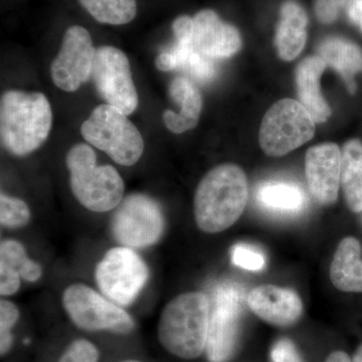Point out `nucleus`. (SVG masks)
<instances>
[{"label":"nucleus","mask_w":362,"mask_h":362,"mask_svg":"<svg viewBox=\"0 0 362 362\" xmlns=\"http://www.w3.org/2000/svg\"><path fill=\"white\" fill-rule=\"evenodd\" d=\"M20 272L9 267L0 265V294L1 296H13L21 287Z\"/></svg>","instance_id":"obj_31"},{"label":"nucleus","mask_w":362,"mask_h":362,"mask_svg":"<svg viewBox=\"0 0 362 362\" xmlns=\"http://www.w3.org/2000/svg\"><path fill=\"white\" fill-rule=\"evenodd\" d=\"M349 0H317V18L322 23H331L337 20L340 9Z\"/></svg>","instance_id":"obj_30"},{"label":"nucleus","mask_w":362,"mask_h":362,"mask_svg":"<svg viewBox=\"0 0 362 362\" xmlns=\"http://www.w3.org/2000/svg\"><path fill=\"white\" fill-rule=\"evenodd\" d=\"M326 65L332 66L342 76L349 92H356L354 76L362 71V49L358 45L339 37H329L321 42L318 49Z\"/></svg>","instance_id":"obj_20"},{"label":"nucleus","mask_w":362,"mask_h":362,"mask_svg":"<svg viewBox=\"0 0 362 362\" xmlns=\"http://www.w3.org/2000/svg\"><path fill=\"white\" fill-rule=\"evenodd\" d=\"M249 197L246 173L235 164H221L209 170L197 185L194 218L204 233L230 228L244 213Z\"/></svg>","instance_id":"obj_1"},{"label":"nucleus","mask_w":362,"mask_h":362,"mask_svg":"<svg viewBox=\"0 0 362 362\" xmlns=\"http://www.w3.org/2000/svg\"><path fill=\"white\" fill-rule=\"evenodd\" d=\"M71 192L86 209L107 213L121 204L124 181L115 168L97 165V156L90 145H74L66 157Z\"/></svg>","instance_id":"obj_4"},{"label":"nucleus","mask_w":362,"mask_h":362,"mask_svg":"<svg viewBox=\"0 0 362 362\" xmlns=\"http://www.w3.org/2000/svg\"><path fill=\"white\" fill-rule=\"evenodd\" d=\"M173 35L180 44H192L194 37V18L180 16L173 23Z\"/></svg>","instance_id":"obj_33"},{"label":"nucleus","mask_w":362,"mask_h":362,"mask_svg":"<svg viewBox=\"0 0 362 362\" xmlns=\"http://www.w3.org/2000/svg\"><path fill=\"white\" fill-rule=\"evenodd\" d=\"M98 94L107 104L131 115L139 104L133 82L129 59L118 47L103 45L97 49L92 71Z\"/></svg>","instance_id":"obj_11"},{"label":"nucleus","mask_w":362,"mask_h":362,"mask_svg":"<svg viewBox=\"0 0 362 362\" xmlns=\"http://www.w3.org/2000/svg\"><path fill=\"white\" fill-rule=\"evenodd\" d=\"M169 96L180 107V110L163 112L166 128L175 134H182L194 129L199 124L202 110L201 90L187 78L176 77L169 86Z\"/></svg>","instance_id":"obj_16"},{"label":"nucleus","mask_w":362,"mask_h":362,"mask_svg":"<svg viewBox=\"0 0 362 362\" xmlns=\"http://www.w3.org/2000/svg\"><path fill=\"white\" fill-rule=\"evenodd\" d=\"M244 292L233 283L218 285L211 307L206 354L211 362H226L232 357L239 339L240 318Z\"/></svg>","instance_id":"obj_9"},{"label":"nucleus","mask_w":362,"mask_h":362,"mask_svg":"<svg viewBox=\"0 0 362 362\" xmlns=\"http://www.w3.org/2000/svg\"><path fill=\"white\" fill-rule=\"evenodd\" d=\"M211 302L202 292L175 297L162 311L158 337L164 349L185 359L201 356L206 349Z\"/></svg>","instance_id":"obj_3"},{"label":"nucleus","mask_w":362,"mask_h":362,"mask_svg":"<svg viewBox=\"0 0 362 362\" xmlns=\"http://www.w3.org/2000/svg\"><path fill=\"white\" fill-rule=\"evenodd\" d=\"M192 45L197 52L211 59L230 58L242 47V37L237 28L221 21L211 9L195 14Z\"/></svg>","instance_id":"obj_14"},{"label":"nucleus","mask_w":362,"mask_h":362,"mask_svg":"<svg viewBox=\"0 0 362 362\" xmlns=\"http://www.w3.org/2000/svg\"><path fill=\"white\" fill-rule=\"evenodd\" d=\"M156 68L161 71H171L175 70V62L170 52L164 51L159 54L156 61Z\"/></svg>","instance_id":"obj_35"},{"label":"nucleus","mask_w":362,"mask_h":362,"mask_svg":"<svg viewBox=\"0 0 362 362\" xmlns=\"http://www.w3.org/2000/svg\"><path fill=\"white\" fill-rule=\"evenodd\" d=\"M232 262L235 266L249 271H261L265 267V257L247 245H235L232 250Z\"/></svg>","instance_id":"obj_26"},{"label":"nucleus","mask_w":362,"mask_h":362,"mask_svg":"<svg viewBox=\"0 0 362 362\" xmlns=\"http://www.w3.org/2000/svg\"><path fill=\"white\" fill-rule=\"evenodd\" d=\"M257 199L262 206L280 213H297L306 202L303 190L293 183L269 181L259 185Z\"/></svg>","instance_id":"obj_22"},{"label":"nucleus","mask_w":362,"mask_h":362,"mask_svg":"<svg viewBox=\"0 0 362 362\" xmlns=\"http://www.w3.org/2000/svg\"><path fill=\"white\" fill-rule=\"evenodd\" d=\"M352 362H362V344L357 349L356 354H354Z\"/></svg>","instance_id":"obj_38"},{"label":"nucleus","mask_w":362,"mask_h":362,"mask_svg":"<svg viewBox=\"0 0 362 362\" xmlns=\"http://www.w3.org/2000/svg\"><path fill=\"white\" fill-rule=\"evenodd\" d=\"M95 278L105 297L119 306H129L146 285L149 270L137 252L128 247H117L109 250L98 264Z\"/></svg>","instance_id":"obj_7"},{"label":"nucleus","mask_w":362,"mask_h":362,"mask_svg":"<svg viewBox=\"0 0 362 362\" xmlns=\"http://www.w3.org/2000/svg\"><path fill=\"white\" fill-rule=\"evenodd\" d=\"M64 308L81 329L125 334L134 328L129 314L89 286L73 284L63 294Z\"/></svg>","instance_id":"obj_8"},{"label":"nucleus","mask_w":362,"mask_h":362,"mask_svg":"<svg viewBox=\"0 0 362 362\" xmlns=\"http://www.w3.org/2000/svg\"><path fill=\"white\" fill-rule=\"evenodd\" d=\"M18 318V307L8 300L2 299L0 302V335L9 334Z\"/></svg>","instance_id":"obj_32"},{"label":"nucleus","mask_w":362,"mask_h":362,"mask_svg":"<svg viewBox=\"0 0 362 362\" xmlns=\"http://www.w3.org/2000/svg\"><path fill=\"white\" fill-rule=\"evenodd\" d=\"M349 16L350 20L361 26L362 30V0H349Z\"/></svg>","instance_id":"obj_36"},{"label":"nucleus","mask_w":362,"mask_h":362,"mask_svg":"<svg viewBox=\"0 0 362 362\" xmlns=\"http://www.w3.org/2000/svg\"><path fill=\"white\" fill-rule=\"evenodd\" d=\"M326 63L320 57L306 58L296 70V85L300 101L313 117L315 122H325L331 109L320 92V78Z\"/></svg>","instance_id":"obj_18"},{"label":"nucleus","mask_w":362,"mask_h":362,"mask_svg":"<svg viewBox=\"0 0 362 362\" xmlns=\"http://www.w3.org/2000/svg\"><path fill=\"white\" fill-rule=\"evenodd\" d=\"M92 37L87 28L71 25L66 30L61 49L51 65L54 84L66 93L80 89L92 77L96 56Z\"/></svg>","instance_id":"obj_12"},{"label":"nucleus","mask_w":362,"mask_h":362,"mask_svg":"<svg viewBox=\"0 0 362 362\" xmlns=\"http://www.w3.org/2000/svg\"><path fill=\"white\" fill-rule=\"evenodd\" d=\"M30 209L23 199L2 192L0 195V223L4 228H20L30 221Z\"/></svg>","instance_id":"obj_25"},{"label":"nucleus","mask_w":362,"mask_h":362,"mask_svg":"<svg viewBox=\"0 0 362 362\" xmlns=\"http://www.w3.org/2000/svg\"><path fill=\"white\" fill-rule=\"evenodd\" d=\"M330 279L340 291L362 293L361 245L356 238H344L338 245L330 266Z\"/></svg>","instance_id":"obj_19"},{"label":"nucleus","mask_w":362,"mask_h":362,"mask_svg":"<svg viewBox=\"0 0 362 362\" xmlns=\"http://www.w3.org/2000/svg\"><path fill=\"white\" fill-rule=\"evenodd\" d=\"M118 206L112 220V232L123 246L147 247L160 240L165 223L160 206L153 199L146 194H130Z\"/></svg>","instance_id":"obj_10"},{"label":"nucleus","mask_w":362,"mask_h":362,"mask_svg":"<svg viewBox=\"0 0 362 362\" xmlns=\"http://www.w3.org/2000/svg\"><path fill=\"white\" fill-rule=\"evenodd\" d=\"M83 138L112 160L133 166L144 152L141 133L127 115L109 104L96 107L81 126Z\"/></svg>","instance_id":"obj_5"},{"label":"nucleus","mask_w":362,"mask_h":362,"mask_svg":"<svg viewBox=\"0 0 362 362\" xmlns=\"http://www.w3.org/2000/svg\"><path fill=\"white\" fill-rule=\"evenodd\" d=\"M247 306L259 318L279 327H288L299 320L303 305L297 293L274 285L255 288L247 297Z\"/></svg>","instance_id":"obj_15"},{"label":"nucleus","mask_w":362,"mask_h":362,"mask_svg":"<svg viewBox=\"0 0 362 362\" xmlns=\"http://www.w3.org/2000/svg\"><path fill=\"white\" fill-rule=\"evenodd\" d=\"M123 362H140V361H123Z\"/></svg>","instance_id":"obj_39"},{"label":"nucleus","mask_w":362,"mask_h":362,"mask_svg":"<svg viewBox=\"0 0 362 362\" xmlns=\"http://www.w3.org/2000/svg\"><path fill=\"white\" fill-rule=\"evenodd\" d=\"M42 275V269L39 263L28 259L25 266L21 268V276L26 282H37Z\"/></svg>","instance_id":"obj_34"},{"label":"nucleus","mask_w":362,"mask_h":362,"mask_svg":"<svg viewBox=\"0 0 362 362\" xmlns=\"http://www.w3.org/2000/svg\"><path fill=\"white\" fill-rule=\"evenodd\" d=\"M342 154L335 143H323L307 150L305 171L312 197L323 206L337 201Z\"/></svg>","instance_id":"obj_13"},{"label":"nucleus","mask_w":362,"mask_h":362,"mask_svg":"<svg viewBox=\"0 0 362 362\" xmlns=\"http://www.w3.org/2000/svg\"><path fill=\"white\" fill-rule=\"evenodd\" d=\"M98 23L110 25H127L137 14L136 0H78Z\"/></svg>","instance_id":"obj_23"},{"label":"nucleus","mask_w":362,"mask_h":362,"mask_svg":"<svg viewBox=\"0 0 362 362\" xmlns=\"http://www.w3.org/2000/svg\"><path fill=\"white\" fill-rule=\"evenodd\" d=\"M52 126V106L42 93L11 90L2 94L0 139L9 153H33L47 139Z\"/></svg>","instance_id":"obj_2"},{"label":"nucleus","mask_w":362,"mask_h":362,"mask_svg":"<svg viewBox=\"0 0 362 362\" xmlns=\"http://www.w3.org/2000/svg\"><path fill=\"white\" fill-rule=\"evenodd\" d=\"M325 362H352L349 354L343 351L332 352Z\"/></svg>","instance_id":"obj_37"},{"label":"nucleus","mask_w":362,"mask_h":362,"mask_svg":"<svg viewBox=\"0 0 362 362\" xmlns=\"http://www.w3.org/2000/svg\"><path fill=\"white\" fill-rule=\"evenodd\" d=\"M25 247L16 240H4L0 245V265L20 272L28 262Z\"/></svg>","instance_id":"obj_27"},{"label":"nucleus","mask_w":362,"mask_h":362,"mask_svg":"<svg viewBox=\"0 0 362 362\" xmlns=\"http://www.w3.org/2000/svg\"><path fill=\"white\" fill-rule=\"evenodd\" d=\"M271 359L272 362H303L296 345L287 338L278 340L273 345Z\"/></svg>","instance_id":"obj_29"},{"label":"nucleus","mask_w":362,"mask_h":362,"mask_svg":"<svg viewBox=\"0 0 362 362\" xmlns=\"http://www.w3.org/2000/svg\"><path fill=\"white\" fill-rule=\"evenodd\" d=\"M168 51L175 62V70L183 69L201 82H207L214 77L216 70L211 58L197 52L194 45L176 42Z\"/></svg>","instance_id":"obj_24"},{"label":"nucleus","mask_w":362,"mask_h":362,"mask_svg":"<svg viewBox=\"0 0 362 362\" xmlns=\"http://www.w3.org/2000/svg\"><path fill=\"white\" fill-rule=\"evenodd\" d=\"M307 25L308 16L299 4L292 1L283 4L275 39L281 59L290 62L301 54L306 45Z\"/></svg>","instance_id":"obj_17"},{"label":"nucleus","mask_w":362,"mask_h":362,"mask_svg":"<svg viewBox=\"0 0 362 362\" xmlns=\"http://www.w3.org/2000/svg\"><path fill=\"white\" fill-rule=\"evenodd\" d=\"M340 185L345 202L352 213L362 211V143L357 139L345 143L341 152Z\"/></svg>","instance_id":"obj_21"},{"label":"nucleus","mask_w":362,"mask_h":362,"mask_svg":"<svg viewBox=\"0 0 362 362\" xmlns=\"http://www.w3.org/2000/svg\"><path fill=\"white\" fill-rule=\"evenodd\" d=\"M99 352L95 345L81 339L71 343L58 362H98Z\"/></svg>","instance_id":"obj_28"},{"label":"nucleus","mask_w":362,"mask_h":362,"mask_svg":"<svg viewBox=\"0 0 362 362\" xmlns=\"http://www.w3.org/2000/svg\"><path fill=\"white\" fill-rule=\"evenodd\" d=\"M315 120L303 105L283 99L269 109L262 120L259 143L268 156L281 157L310 141Z\"/></svg>","instance_id":"obj_6"}]
</instances>
